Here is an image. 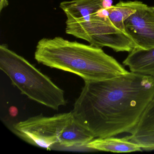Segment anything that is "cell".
Listing matches in <instances>:
<instances>
[{
    "instance_id": "obj_1",
    "label": "cell",
    "mask_w": 154,
    "mask_h": 154,
    "mask_svg": "<svg viewBox=\"0 0 154 154\" xmlns=\"http://www.w3.org/2000/svg\"><path fill=\"white\" fill-rule=\"evenodd\" d=\"M154 96V77L128 72L85 82L73 113L94 138L130 133Z\"/></svg>"
},
{
    "instance_id": "obj_2",
    "label": "cell",
    "mask_w": 154,
    "mask_h": 154,
    "mask_svg": "<svg viewBox=\"0 0 154 154\" xmlns=\"http://www.w3.org/2000/svg\"><path fill=\"white\" fill-rule=\"evenodd\" d=\"M35 58L38 63L50 68L75 74L85 82L111 79L128 72L102 48L61 37L40 39Z\"/></svg>"
},
{
    "instance_id": "obj_3",
    "label": "cell",
    "mask_w": 154,
    "mask_h": 154,
    "mask_svg": "<svg viewBox=\"0 0 154 154\" xmlns=\"http://www.w3.org/2000/svg\"><path fill=\"white\" fill-rule=\"evenodd\" d=\"M105 0H70L60 8L66 15V33L87 41L96 47L109 48L129 53L137 47L132 38L111 22Z\"/></svg>"
},
{
    "instance_id": "obj_4",
    "label": "cell",
    "mask_w": 154,
    "mask_h": 154,
    "mask_svg": "<svg viewBox=\"0 0 154 154\" xmlns=\"http://www.w3.org/2000/svg\"><path fill=\"white\" fill-rule=\"evenodd\" d=\"M12 131L24 141L47 149L55 145L65 147H85L94 139L72 111L51 117L40 114L30 117L14 124Z\"/></svg>"
},
{
    "instance_id": "obj_5",
    "label": "cell",
    "mask_w": 154,
    "mask_h": 154,
    "mask_svg": "<svg viewBox=\"0 0 154 154\" xmlns=\"http://www.w3.org/2000/svg\"><path fill=\"white\" fill-rule=\"evenodd\" d=\"M0 69L8 76L12 84L30 100L55 110L66 104L62 89L5 44L0 46Z\"/></svg>"
},
{
    "instance_id": "obj_6",
    "label": "cell",
    "mask_w": 154,
    "mask_h": 154,
    "mask_svg": "<svg viewBox=\"0 0 154 154\" xmlns=\"http://www.w3.org/2000/svg\"><path fill=\"white\" fill-rule=\"evenodd\" d=\"M136 11L124 21L127 34L137 47L154 48V11L141 2L137 1Z\"/></svg>"
},
{
    "instance_id": "obj_7",
    "label": "cell",
    "mask_w": 154,
    "mask_h": 154,
    "mask_svg": "<svg viewBox=\"0 0 154 154\" xmlns=\"http://www.w3.org/2000/svg\"><path fill=\"white\" fill-rule=\"evenodd\" d=\"M127 137L144 150H154V96L138 123Z\"/></svg>"
},
{
    "instance_id": "obj_8",
    "label": "cell",
    "mask_w": 154,
    "mask_h": 154,
    "mask_svg": "<svg viewBox=\"0 0 154 154\" xmlns=\"http://www.w3.org/2000/svg\"><path fill=\"white\" fill-rule=\"evenodd\" d=\"M123 64L132 72L154 77V48L135 47L129 52Z\"/></svg>"
},
{
    "instance_id": "obj_9",
    "label": "cell",
    "mask_w": 154,
    "mask_h": 154,
    "mask_svg": "<svg viewBox=\"0 0 154 154\" xmlns=\"http://www.w3.org/2000/svg\"><path fill=\"white\" fill-rule=\"evenodd\" d=\"M85 147L99 151L116 153H127L142 150L139 145L131 141L127 137L96 138L87 143Z\"/></svg>"
},
{
    "instance_id": "obj_10",
    "label": "cell",
    "mask_w": 154,
    "mask_h": 154,
    "mask_svg": "<svg viewBox=\"0 0 154 154\" xmlns=\"http://www.w3.org/2000/svg\"><path fill=\"white\" fill-rule=\"evenodd\" d=\"M137 3V1H120L115 6L106 7L111 22L118 29L125 34H128L125 30L124 21L136 12Z\"/></svg>"
},
{
    "instance_id": "obj_11",
    "label": "cell",
    "mask_w": 154,
    "mask_h": 154,
    "mask_svg": "<svg viewBox=\"0 0 154 154\" xmlns=\"http://www.w3.org/2000/svg\"><path fill=\"white\" fill-rule=\"evenodd\" d=\"M9 5L8 0H0V12Z\"/></svg>"
},
{
    "instance_id": "obj_12",
    "label": "cell",
    "mask_w": 154,
    "mask_h": 154,
    "mask_svg": "<svg viewBox=\"0 0 154 154\" xmlns=\"http://www.w3.org/2000/svg\"><path fill=\"white\" fill-rule=\"evenodd\" d=\"M17 109L16 107H12L10 109V114L13 116H16L17 113Z\"/></svg>"
},
{
    "instance_id": "obj_13",
    "label": "cell",
    "mask_w": 154,
    "mask_h": 154,
    "mask_svg": "<svg viewBox=\"0 0 154 154\" xmlns=\"http://www.w3.org/2000/svg\"><path fill=\"white\" fill-rule=\"evenodd\" d=\"M152 8H153V9H154V7H152Z\"/></svg>"
},
{
    "instance_id": "obj_14",
    "label": "cell",
    "mask_w": 154,
    "mask_h": 154,
    "mask_svg": "<svg viewBox=\"0 0 154 154\" xmlns=\"http://www.w3.org/2000/svg\"><path fill=\"white\" fill-rule=\"evenodd\" d=\"M152 9H153L154 10V9H153V8H152Z\"/></svg>"
}]
</instances>
